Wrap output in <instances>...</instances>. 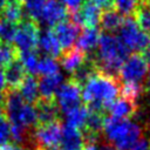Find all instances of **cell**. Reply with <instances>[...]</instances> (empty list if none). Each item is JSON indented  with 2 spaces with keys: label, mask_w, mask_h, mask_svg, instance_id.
I'll return each instance as SVG.
<instances>
[{
  "label": "cell",
  "mask_w": 150,
  "mask_h": 150,
  "mask_svg": "<svg viewBox=\"0 0 150 150\" xmlns=\"http://www.w3.org/2000/svg\"><path fill=\"white\" fill-rule=\"evenodd\" d=\"M121 81L101 70H96L82 86V100L90 111L104 112L120 96Z\"/></svg>",
  "instance_id": "obj_1"
},
{
  "label": "cell",
  "mask_w": 150,
  "mask_h": 150,
  "mask_svg": "<svg viewBox=\"0 0 150 150\" xmlns=\"http://www.w3.org/2000/svg\"><path fill=\"white\" fill-rule=\"evenodd\" d=\"M129 53V49L122 43L120 38L110 33H103L100 36L97 50L91 54V57L98 70L118 77L120 68Z\"/></svg>",
  "instance_id": "obj_2"
},
{
  "label": "cell",
  "mask_w": 150,
  "mask_h": 150,
  "mask_svg": "<svg viewBox=\"0 0 150 150\" xmlns=\"http://www.w3.org/2000/svg\"><path fill=\"white\" fill-rule=\"evenodd\" d=\"M120 40L129 52L141 53L150 46V34L144 33L132 16L124 18L120 28Z\"/></svg>",
  "instance_id": "obj_3"
},
{
  "label": "cell",
  "mask_w": 150,
  "mask_h": 150,
  "mask_svg": "<svg viewBox=\"0 0 150 150\" xmlns=\"http://www.w3.org/2000/svg\"><path fill=\"white\" fill-rule=\"evenodd\" d=\"M63 124L61 121H54L47 124H39L32 132V149L45 150L59 148L62 136Z\"/></svg>",
  "instance_id": "obj_4"
},
{
  "label": "cell",
  "mask_w": 150,
  "mask_h": 150,
  "mask_svg": "<svg viewBox=\"0 0 150 150\" xmlns=\"http://www.w3.org/2000/svg\"><path fill=\"white\" fill-rule=\"evenodd\" d=\"M60 111L64 115L81 105L82 87L70 77L63 82L55 93L54 96Z\"/></svg>",
  "instance_id": "obj_5"
},
{
  "label": "cell",
  "mask_w": 150,
  "mask_h": 150,
  "mask_svg": "<svg viewBox=\"0 0 150 150\" xmlns=\"http://www.w3.org/2000/svg\"><path fill=\"white\" fill-rule=\"evenodd\" d=\"M149 64L143 59L141 53H132L122 63L118 71V80L121 82L143 83L148 71Z\"/></svg>",
  "instance_id": "obj_6"
},
{
  "label": "cell",
  "mask_w": 150,
  "mask_h": 150,
  "mask_svg": "<svg viewBox=\"0 0 150 150\" xmlns=\"http://www.w3.org/2000/svg\"><path fill=\"white\" fill-rule=\"evenodd\" d=\"M39 23L25 18L16 28V33L14 36V45L15 48L20 52H28L36 49L38 39H39Z\"/></svg>",
  "instance_id": "obj_7"
},
{
  "label": "cell",
  "mask_w": 150,
  "mask_h": 150,
  "mask_svg": "<svg viewBox=\"0 0 150 150\" xmlns=\"http://www.w3.org/2000/svg\"><path fill=\"white\" fill-rule=\"evenodd\" d=\"M70 20L79 27L84 28H96L100 23L101 9L93 2L86 0L77 11L69 14Z\"/></svg>",
  "instance_id": "obj_8"
},
{
  "label": "cell",
  "mask_w": 150,
  "mask_h": 150,
  "mask_svg": "<svg viewBox=\"0 0 150 150\" xmlns=\"http://www.w3.org/2000/svg\"><path fill=\"white\" fill-rule=\"evenodd\" d=\"M53 32L61 46V48L63 50L69 49L73 47V45L75 43V41L77 40L80 33H81V28L74 23L70 19H66L61 22H59L57 25H55L53 27Z\"/></svg>",
  "instance_id": "obj_9"
},
{
  "label": "cell",
  "mask_w": 150,
  "mask_h": 150,
  "mask_svg": "<svg viewBox=\"0 0 150 150\" xmlns=\"http://www.w3.org/2000/svg\"><path fill=\"white\" fill-rule=\"evenodd\" d=\"M69 16V12L60 0H48L40 21L48 27H54L59 22L66 20Z\"/></svg>",
  "instance_id": "obj_10"
},
{
  "label": "cell",
  "mask_w": 150,
  "mask_h": 150,
  "mask_svg": "<svg viewBox=\"0 0 150 150\" xmlns=\"http://www.w3.org/2000/svg\"><path fill=\"white\" fill-rule=\"evenodd\" d=\"M38 115V125L60 120V109L55 98H41L34 104Z\"/></svg>",
  "instance_id": "obj_11"
},
{
  "label": "cell",
  "mask_w": 150,
  "mask_h": 150,
  "mask_svg": "<svg viewBox=\"0 0 150 150\" xmlns=\"http://www.w3.org/2000/svg\"><path fill=\"white\" fill-rule=\"evenodd\" d=\"M36 48H39L42 53H45L47 56L53 57V59L59 57L62 53V48H61L53 29H50V28H47L43 32L39 33Z\"/></svg>",
  "instance_id": "obj_12"
},
{
  "label": "cell",
  "mask_w": 150,
  "mask_h": 150,
  "mask_svg": "<svg viewBox=\"0 0 150 150\" xmlns=\"http://www.w3.org/2000/svg\"><path fill=\"white\" fill-rule=\"evenodd\" d=\"M143 131L139 124L130 122L127 130L112 143L117 150H131L137 142L143 137Z\"/></svg>",
  "instance_id": "obj_13"
},
{
  "label": "cell",
  "mask_w": 150,
  "mask_h": 150,
  "mask_svg": "<svg viewBox=\"0 0 150 150\" xmlns=\"http://www.w3.org/2000/svg\"><path fill=\"white\" fill-rule=\"evenodd\" d=\"M108 111L111 114V116L123 118V120H129L131 117H135L139 112L138 102H135L124 97H120L112 102Z\"/></svg>",
  "instance_id": "obj_14"
},
{
  "label": "cell",
  "mask_w": 150,
  "mask_h": 150,
  "mask_svg": "<svg viewBox=\"0 0 150 150\" xmlns=\"http://www.w3.org/2000/svg\"><path fill=\"white\" fill-rule=\"evenodd\" d=\"M59 60L63 69L73 74L87 60V54L77 47H71L69 49L62 50L61 55L59 56Z\"/></svg>",
  "instance_id": "obj_15"
},
{
  "label": "cell",
  "mask_w": 150,
  "mask_h": 150,
  "mask_svg": "<svg viewBox=\"0 0 150 150\" xmlns=\"http://www.w3.org/2000/svg\"><path fill=\"white\" fill-rule=\"evenodd\" d=\"M82 144L83 136L81 130L68 124H63L59 148L61 150H82Z\"/></svg>",
  "instance_id": "obj_16"
},
{
  "label": "cell",
  "mask_w": 150,
  "mask_h": 150,
  "mask_svg": "<svg viewBox=\"0 0 150 150\" xmlns=\"http://www.w3.org/2000/svg\"><path fill=\"white\" fill-rule=\"evenodd\" d=\"M5 81H6V88L11 89H18L23 79L27 76L26 69L23 68L21 61L19 59L14 60L9 64H7L5 68Z\"/></svg>",
  "instance_id": "obj_17"
},
{
  "label": "cell",
  "mask_w": 150,
  "mask_h": 150,
  "mask_svg": "<svg viewBox=\"0 0 150 150\" xmlns=\"http://www.w3.org/2000/svg\"><path fill=\"white\" fill-rule=\"evenodd\" d=\"M19 94L26 101V103L29 104H35L40 100V93H39V83H38V77L34 75H27L21 84L18 88Z\"/></svg>",
  "instance_id": "obj_18"
},
{
  "label": "cell",
  "mask_w": 150,
  "mask_h": 150,
  "mask_svg": "<svg viewBox=\"0 0 150 150\" xmlns=\"http://www.w3.org/2000/svg\"><path fill=\"white\" fill-rule=\"evenodd\" d=\"M62 81H63V76L60 73L54 75H48V76H41L40 79H38L40 97L47 98V100L54 98L55 93L61 86Z\"/></svg>",
  "instance_id": "obj_19"
},
{
  "label": "cell",
  "mask_w": 150,
  "mask_h": 150,
  "mask_svg": "<svg viewBox=\"0 0 150 150\" xmlns=\"http://www.w3.org/2000/svg\"><path fill=\"white\" fill-rule=\"evenodd\" d=\"M100 36H101V32L97 27L96 28H84L80 33V35L76 40L75 47L83 50L86 54H89L98 45Z\"/></svg>",
  "instance_id": "obj_20"
},
{
  "label": "cell",
  "mask_w": 150,
  "mask_h": 150,
  "mask_svg": "<svg viewBox=\"0 0 150 150\" xmlns=\"http://www.w3.org/2000/svg\"><path fill=\"white\" fill-rule=\"evenodd\" d=\"M123 20H124V16L120 14L115 8H111V9L101 12L100 26L103 30L110 33V32H115L120 29L123 23Z\"/></svg>",
  "instance_id": "obj_21"
},
{
  "label": "cell",
  "mask_w": 150,
  "mask_h": 150,
  "mask_svg": "<svg viewBox=\"0 0 150 150\" xmlns=\"http://www.w3.org/2000/svg\"><path fill=\"white\" fill-rule=\"evenodd\" d=\"M0 16L14 25L20 23L25 19L23 1L22 0H8L6 7L0 13Z\"/></svg>",
  "instance_id": "obj_22"
},
{
  "label": "cell",
  "mask_w": 150,
  "mask_h": 150,
  "mask_svg": "<svg viewBox=\"0 0 150 150\" xmlns=\"http://www.w3.org/2000/svg\"><path fill=\"white\" fill-rule=\"evenodd\" d=\"M47 1L48 0H23L25 18L30 19L39 23Z\"/></svg>",
  "instance_id": "obj_23"
},
{
  "label": "cell",
  "mask_w": 150,
  "mask_h": 150,
  "mask_svg": "<svg viewBox=\"0 0 150 150\" xmlns=\"http://www.w3.org/2000/svg\"><path fill=\"white\" fill-rule=\"evenodd\" d=\"M144 84L143 83H135V82H122L120 87V96L138 102V100L144 94Z\"/></svg>",
  "instance_id": "obj_24"
},
{
  "label": "cell",
  "mask_w": 150,
  "mask_h": 150,
  "mask_svg": "<svg viewBox=\"0 0 150 150\" xmlns=\"http://www.w3.org/2000/svg\"><path fill=\"white\" fill-rule=\"evenodd\" d=\"M87 115H88L87 107L81 104L76 109L66 114V123L64 124H68V125L74 127L79 130H82L84 122H86V118H87Z\"/></svg>",
  "instance_id": "obj_25"
},
{
  "label": "cell",
  "mask_w": 150,
  "mask_h": 150,
  "mask_svg": "<svg viewBox=\"0 0 150 150\" xmlns=\"http://www.w3.org/2000/svg\"><path fill=\"white\" fill-rule=\"evenodd\" d=\"M38 50H28V52H20L19 53V60L21 61L23 68L26 71L29 73V75H38V67H39V57H38Z\"/></svg>",
  "instance_id": "obj_26"
},
{
  "label": "cell",
  "mask_w": 150,
  "mask_h": 150,
  "mask_svg": "<svg viewBox=\"0 0 150 150\" xmlns=\"http://www.w3.org/2000/svg\"><path fill=\"white\" fill-rule=\"evenodd\" d=\"M138 27L146 34H150V7L141 2L132 15Z\"/></svg>",
  "instance_id": "obj_27"
},
{
  "label": "cell",
  "mask_w": 150,
  "mask_h": 150,
  "mask_svg": "<svg viewBox=\"0 0 150 150\" xmlns=\"http://www.w3.org/2000/svg\"><path fill=\"white\" fill-rule=\"evenodd\" d=\"M16 59H19V50L15 46L0 42V67H6Z\"/></svg>",
  "instance_id": "obj_28"
},
{
  "label": "cell",
  "mask_w": 150,
  "mask_h": 150,
  "mask_svg": "<svg viewBox=\"0 0 150 150\" xmlns=\"http://www.w3.org/2000/svg\"><path fill=\"white\" fill-rule=\"evenodd\" d=\"M16 28H18L16 25H14L0 16V42L12 43L14 41Z\"/></svg>",
  "instance_id": "obj_29"
},
{
  "label": "cell",
  "mask_w": 150,
  "mask_h": 150,
  "mask_svg": "<svg viewBox=\"0 0 150 150\" xmlns=\"http://www.w3.org/2000/svg\"><path fill=\"white\" fill-rule=\"evenodd\" d=\"M59 73V63L55 59L49 56H43L39 60V67H38V74H41L42 76L54 75Z\"/></svg>",
  "instance_id": "obj_30"
},
{
  "label": "cell",
  "mask_w": 150,
  "mask_h": 150,
  "mask_svg": "<svg viewBox=\"0 0 150 150\" xmlns=\"http://www.w3.org/2000/svg\"><path fill=\"white\" fill-rule=\"evenodd\" d=\"M139 4L141 0H115V8L120 14L128 18L134 15Z\"/></svg>",
  "instance_id": "obj_31"
},
{
  "label": "cell",
  "mask_w": 150,
  "mask_h": 150,
  "mask_svg": "<svg viewBox=\"0 0 150 150\" xmlns=\"http://www.w3.org/2000/svg\"><path fill=\"white\" fill-rule=\"evenodd\" d=\"M11 138V123L5 115L0 116V146L8 143Z\"/></svg>",
  "instance_id": "obj_32"
},
{
  "label": "cell",
  "mask_w": 150,
  "mask_h": 150,
  "mask_svg": "<svg viewBox=\"0 0 150 150\" xmlns=\"http://www.w3.org/2000/svg\"><path fill=\"white\" fill-rule=\"evenodd\" d=\"M60 1L63 4V6L67 8V11L70 14V13L77 11L80 8V6L82 5V1L83 0H60Z\"/></svg>",
  "instance_id": "obj_33"
},
{
  "label": "cell",
  "mask_w": 150,
  "mask_h": 150,
  "mask_svg": "<svg viewBox=\"0 0 150 150\" xmlns=\"http://www.w3.org/2000/svg\"><path fill=\"white\" fill-rule=\"evenodd\" d=\"M88 1L93 2L95 6H97L102 11L111 9L115 7V0H88Z\"/></svg>",
  "instance_id": "obj_34"
},
{
  "label": "cell",
  "mask_w": 150,
  "mask_h": 150,
  "mask_svg": "<svg viewBox=\"0 0 150 150\" xmlns=\"http://www.w3.org/2000/svg\"><path fill=\"white\" fill-rule=\"evenodd\" d=\"M97 150H117V149H116L111 143L107 142L105 139H102V141L98 143Z\"/></svg>",
  "instance_id": "obj_35"
},
{
  "label": "cell",
  "mask_w": 150,
  "mask_h": 150,
  "mask_svg": "<svg viewBox=\"0 0 150 150\" xmlns=\"http://www.w3.org/2000/svg\"><path fill=\"white\" fill-rule=\"evenodd\" d=\"M131 150H149V146H148V143H146V141L142 137L138 142H137V144L131 149Z\"/></svg>",
  "instance_id": "obj_36"
},
{
  "label": "cell",
  "mask_w": 150,
  "mask_h": 150,
  "mask_svg": "<svg viewBox=\"0 0 150 150\" xmlns=\"http://www.w3.org/2000/svg\"><path fill=\"white\" fill-rule=\"evenodd\" d=\"M6 89V81H5V70L4 67H0V90L4 91Z\"/></svg>",
  "instance_id": "obj_37"
},
{
  "label": "cell",
  "mask_w": 150,
  "mask_h": 150,
  "mask_svg": "<svg viewBox=\"0 0 150 150\" xmlns=\"http://www.w3.org/2000/svg\"><path fill=\"white\" fill-rule=\"evenodd\" d=\"M7 2H8V0H0V13L4 11V8L7 5Z\"/></svg>",
  "instance_id": "obj_38"
},
{
  "label": "cell",
  "mask_w": 150,
  "mask_h": 150,
  "mask_svg": "<svg viewBox=\"0 0 150 150\" xmlns=\"http://www.w3.org/2000/svg\"><path fill=\"white\" fill-rule=\"evenodd\" d=\"M146 124H148V129L150 130V110H149V115H148V122H146Z\"/></svg>",
  "instance_id": "obj_39"
},
{
  "label": "cell",
  "mask_w": 150,
  "mask_h": 150,
  "mask_svg": "<svg viewBox=\"0 0 150 150\" xmlns=\"http://www.w3.org/2000/svg\"><path fill=\"white\" fill-rule=\"evenodd\" d=\"M146 86H148V89L150 90V74H149V76H148V81H146Z\"/></svg>",
  "instance_id": "obj_40"
},
{
  "label": "cell",
  "mask_w": 150,
  "mask_h": 150,
  "mask_svg": "<svg viewBox=\"0 0 150 150\" xmlns=\"http://www.w3.org/2000/svg\"><path fill=\"white\" fill-rule=\"evenodd\" d=\"M4 115V110H2V107H1V103H0V116Z\"/></svg>",
  "instance_id": "obj_41"
},
{
  "label": "cell",
  "mask_w": 150,
  "mask_h": 150,
  "mask_svg": "<svg viewBox=\"0 0 150 150\" xmlns=\"http://www.w3.org/2000/svg\"><path fill=\"white\" fill-rule=\"evenodd\" d=\"M1 98H2V91L0 90V103H1Z\"/></svg>",
  "instance_id": "obj_42"
},
{
  "label": "cell",
  "mask_w": 150,
  "mask_h": 150,
  "mask_svg": "<svg viewBox=\"0 0 150 150\" xmlns=\"http://www.w3.org/2000/svg\"><path fill=\"white\" fill-rule=\"evenodd\" d=\"M0 150H5V148H4V145H1V146H0Z\"/></svg>",
  "instance_id": "obj_43"
},
{
  "label": "cell",
  "mask_w": 150,
  "mask_h": 150,
  "mask_svg": "<svg viewBox=\"0 0 150 150\" xmlns=\"http://www.w3.org/2000/svg\"><path fill=\"white\" fill-rule=\"evenodd\" d=\"M149 150H150V142H149Z\"/></svg>",
  "instance_id": "obj_44"
},
{
  "label": "cell",
  "mask_w": 150,
  "mask_h": 150,
  "mask_svg": "<svg viewBox=\"0 0 150 150\" xmlns=\"http://www.w3.org/2000/svg\"><path fill=\"white\" fill-rule=\"evenodd\" d=\"M143 1H144V0H141V2H143Z\"/></svg>",
  "instance_id": "obj_45"
},
{
  "label": "cell",
  "mask_w": 150,
  "mask_h": 150,
  "mask_svg": "<svg viewBox=\"0 0 150 150\" xmlns=\"http://www.w3.org/2000/svg\"><path fill=\"white\" fill-rule=\"evenodd\" d=\"M22 1H23V0H22Z\"/></svg>",
  "instance_id": "obj_46"
}]
</instances>
